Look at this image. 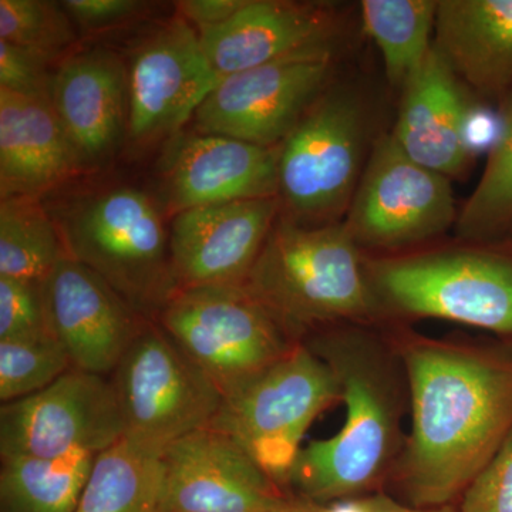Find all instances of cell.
I'll use <instances>...</instances> for the list:
<instances>
[{
	"mask_svg": "<svg viewBox=\"0 0 512 512\" xmlns=\"http://www.w3.org/2000/svg\"><path fill=\"white\" fill-rule=\"evenodd\" d=\"M402 359L412 427L389 483L416 508L457 504L512 431V342L433 339L384 325Z\"/></svg>",
	"mask_w": 512,
	"mask_h": 512,
	"instance_id": "1",
	"label": "cell"
},
{
	"mask_svg": "<svg viewBox=\"0 0 512 512\" xmlns=\"http://www.w3.org/2000/svg\"><path fill=\"white\" fill-rule=\"evenodd\" d=\"M302 343L335 375L346 419L335 436L301 448L286 490L318 505L380 493L406 441L409 386L399 353L384 326L359 323L316 330Z\"/></svg>",
	"mask_w": 512,
	"mask_h": 512,
	"instance_id": "2",
	"label": "cell"
},
{
	"mask_svg": "<svg viewBox=\"0 0 512 512\" xmlns=\"http://www.w3.org/2000/svg\"><path fill=\"white\" fill-rule=\"evenodd\" d=\"M244 285L298 342L346 323L384 326L365 254L343 221L306 225L279 214Z\"/></svg>",
	"mask_w": 512,
	"mask_h": 512,
	"instance_id": "3",
	"label": "cell"
},
{
	"mask_svg": "<svg viewBox=\"0 0 512 512\" xmlns=\"http://www.w3.org/2000/svg\"><path fill=\"white\" fill-rule=\"evenodd\" d=\"M365 266L384 325L441 319L512 342V245L365 255Z\"/></svg>",
	"mask_w": 512,
	"mask_h": 512,
	"instance_id": "4",
	"label": "cell"
},
{
	"mask_svg": "<svg viewBox=\"0 0 512 512\" xmlns=\"http://www.w3.org/2000/svg\"><path fill=\"white\" fill-rule=\"evenodd\" d=\"M161 211L147 192L127 185L77 195L50 211L66 254L153 322L180 291Z\"/></svg>",
	"mask_w": 512,
	"mask_h": 512,
	"instance_id": "5",
	"label": "cell"
},
{
	"mask_svg": "<svg viewBox=\"0 0 512 512\" xmlns=\"http://www.w3.org/2000/svg\"><path fill=\"white\" fill-rule=\"evenodd\" d=\"M370 120L360 90L333 80L279 146L282 215L306 225L345 220L370 156Z\"/></svg>",
	"mask_w": 512,
	"mask_h": 512,
	"instance_id": "6",
	"label": "cell"
},
{
	"mask_svg": "<svg viewBox=\"0 0 512 512\" xmlns=\"http://www.w3.org/2000/svg\"><path fill=\"white\" fill-rule=\"evenodd\" d=\"M336 402L340 389L335 375L301 343L224 396L208 429L234 440L286 490L306 430Z\"/></svg>",
	"mask_w": 512,
	"mask_h": 512,
	"instance_id": "7",
	"label": "cell"
},
{
	"mask_svg": "<svg viewBox=\"0 0 512 512\" xmlns=\"http://www.w3.org/2000/svg\"><path fill=\"white\" fill-rule=\"evenodd\" d=\"M156 322L224 396L302 343L245 285L180 289Z\"/></svg>",
	"mask_w": 512,
	"mask_h": 512,
	"instance_id": "8",
	"label": "cell"
},
{
	"mask_svg": "<svg viewBox=\"0 0 512 512\" xmlns=\"http://www.w3.org/2000/svg\"><path fill=\"white\" fill-rule=\"evenodd\" d=\"M457 217L450 178L414 163L392 134H383L373 143L343 224L363 254L399 255L443 237Z\"/></svg>",
	"mask_w": 512,
	"mask_h": 512,
	"instance_id": "9",
	"label": "cell"
},
{
	"mask_svg": "<svg viewBox=\"0 0 512 512\" xmlns=\"http://www.w3.org/2000/svg\"><path fill=\"white\" fill-rule=\"evenodd\" d=\"M124 437L164 451L208 429L224 394L157 322L144 326L111 375Z\"/></svg>",
	"mask_w": 512,
	"mask_h": 512,
	"instance_id": "10",
	"label": "cell"
},
{
	"mask_svg": "<svg viewBox=\"0 0 512 512\" xmlns=\"http://www.w3.org/2000/svg\"><path fill=\"white\" fill-rule=\"evenodd\" d=\"M338 45L224 77L194 116L198 133L279 147L335 80Z\"/></svg>",
	"mask_w": 512,
	"mask_h": 512,
	"instance_id": "11",
	"label": "cell"
},
{
	"mask_svg": "<svg viewBox=\"0 0 512 512\" xmlns=\"http://www.w3.org/2000/svg\"><path fill=\"white\" fill-rule=\"evenodd\" d=\"M124 437L111 379L72 369L25 399L0 409V456L56 460L99 454Z\"/></svg>",
	"mask_w": 512,
	"mask_h": 512,
	"instance_id": "12",
	"label": "cell"
},
{
	"mask_svg": "<svg viewBox=\"0 0 512 512\" xmlns=\"http://www.w3.org/2000/svg\"><path fill=\"white\" fill-rule=\"evenodd\" d=\"M127 74V138L137 146L177 136L221 82L205 56L200 33L180 16L144 37Z\"/></svg>",
	"mask_w": 512,
	"mask_h": 512,
	"instance_id": "13",
	"label": "cell"
},
{
	"mask_svg": "<svg viewBox=\"0 0 512 512\" xmlns=\"http://www.w3.org/2000/svg\"><path fill=\"white\" fill-rule=\"evenodd\" d=\"M292 498L218 431L198 430L164 448L158 512H272Z\"/></svg>",
	"mask_w": 512,
	"mask_h": 512,
	"instance_id": "14",
	"label": "cell"
},
{
	"mask_svg": "<svg viewBox=\"0 0 512 512\" xmlns=\"http://www.w3.org/2000/svg\"><path fill=\"white\" fill-rule=\"evenodd\" d=\"M279 147L218 134H177L158 163L161 198L177 215L225 202L278 197Z\"/></svg>",
	"mask_w": 512,
	"mask_h": 512,
	"instance_id": "15",
	"label": "cell"
},
{
	"mask_svg": "<svg viewBox=\"0 0 512 512\" xmlns=\"http://www.w3.org/2000/svg\"><path fill=\"white\" fill-rule=\"evenodd\" d=\"M53 336L73 369L113 375L150 320L134 311L96 272L69 255L43 284Z\"/></svg>",
	"mask_w": 512,
	"mask_h": 512,
	"instance_id": "16",
	"label": "cell"
},
{
	"mask_svg": "<svg viewBox=\"0 0 512 512\" xmlns=\"http://www.w3.org/2000/svg\"><path fill=\"white\" fill-rule=\"evenodd\" d=\"M281 214L278 197L225 202L175 215L170 248L180 289L244 285Z\"/></svg>",
	"mask_w": 512,
	"mask_h": 512,
	"instance_id": "17",
	"label": "cell"
},
{
	"mask_svg": "<svg viewBox=\"0 0 512 512\" xmlns=\"http://www.w3.org/2000/svg\"><path fill=\"white\" fill-rule=\"evenodd\" d=\"M198 33L212 70L224 79L306 50L338 45L342 16L330 3L248 0L224 25Z\"/></svg>",
	"mask_w": 512,
	"mask_h": 512,
	"instance_id": "18",
	"label": "cell"
},
{
	"mask_svg": "<svg viewBox=\"0 0 512 512\" xmlns=\"http://www.w3.org/2000/svg\"><path fill=\"white\" fill-rule=\"evenodd\" d=\"M50 100L83 170L109 161L128 137L127 66L103 46L64 57Z\"/></svg>",
	"mask_w": 512,
	"mask_h": 512,
	"instance_id": "19",
	"label": "cell"
},
{
	"mask_svg": "<svg viewBox=\"0 0 512 512\" xmlns=\"http://www.w3.org/2000/svg\"><path fill=\"white\" fill-rule=\"evenodd\" d=\"M463 86L431 47L402 90L396 126L390 133L414 163L450 180L466 173L473 160L467 127L474 106Z\"/></svg>",
	"mask_w": 512,
	"mask_h": 512,
	"instance_id": "20",
	"label": "cell"
},
{
	"mask_svg": "<svg viewBox=\"0 0 512 512\" xmlns=\"http://www.w3.org/2000/svg\"><path fill=\"white\" fill-rule=\"evenodd\" d=\"M46 96L0 89V198L42 197L82 171Z\"/></svg>",
	"mask_w": 512,
	"mask_h": 512,
	"instance_id": "21",
	"label": "cell"
},
{
	"mask_svg": "<svg viewBox=\"0 0 512 512\" xmlns=\"http://www.w3.org/2000/svg\"><path fill=\"white\" fill-rule=\"evenodd\" d=\"M433 46L484 99L510 96L512 0H439Z\"/></svg>",
	"mask_w": 512,
	"mask_h": 512,
	"instance_id": "22",
	"label": "cell"
},
{
	"mask_svg": "<svg viewBox=\"0 0 512 512\" xmlns=\"http://www.w3.org/2000/svg\"><path fill=\"white\" fill-rule=\"evenodd\" d=\"M163 451L123 439L100 451L74 512H158Z\"/></svg>",
	"mask_w": 512,
	"mask_h": 512,
	"instance_id": "23",
	"label": "cell"
},
{
	"mask_svg": "<svg viewBox=\"0 0 512 512\" xmlns=\"http://www.w3.org/2000/svg\"><path fill=\"white\" fill-rule=\"evenodd\" d=\"M439 0H362L363 28L379 47L390 86L404 89L429 55Z\"/></svg>",
	"mask_w": 512,
	"mask_h": 512,
	"instance_id": "24",
	"label": "cell"
},
{
	"mask_svg": "<svg viewBox=\"0 0 512 512\" xmlns=\"http://www.w3.org/2000/svg\"><path fill=\"white\" fill-rule=\"evenodd\" d=\"M97 454L2 457L0 512H74Z\"/></svg>",
	"mask_w": 512,
	"mask_h": 512,
	"instance_id": "25",
	"label": "cell"
},
{
	"mask_svg": "<svg viewBox=\"0 0 512 512\" xmlns=\"http://www.w3.org/2000/svg\"><path fill=\"white\" fill-rule=\"evenodd\" d=\"M66 255L59 228L40 198L0 201V276L43 285Z\"/></svg>",
	"mask_w": 512,
	"mask_h": 512,
	"instance_id": "26",
	"label": "cell"
},
{
	"mask_svg": "<svg viewBox=\"0 0 512 512\" xmlns=\"http://www.w3.org/2000/svg\"><path fill=\"white\" fill-rule=\"evenodd\" d=\"M500 134L456 222L463 244L512 245V92L501 104Z\"/></svg>",
	"mask_w": 512,
	"mask_h": 512,
	"instance_id": "27",
	"label": "cell"
},
{
	"mask_svg": "<svg viewBox=\"0 0 512 512\" xmlns=\"http://www.w3.org/2000/svg\"><path fill=\"white\" fill-rule=\"evenodd\" d=\"M62 2L0 0V40L50 59L76 43V29Z\"/></svg>",
	"mask_w": 512,
	"mask_h": 512,
	"instance_id": "28",
	"label": "cell"
},
{
	"mask_svg": "<svg viewBox=\"0 0 512 512\" xmlns=\"http://www.w3.org/2000/svg\"><path fill=\"white\" fill-rule=\"evenodd\" d=\"M72 369L55 338L0 340V400L8 404L42 392Z\"/></svg>",
	"mask_w": 512,
	"mask_h": 512,
	"instance_id": "29",
	"label": "cell"
},
{
	"mask_svg": "<svg viewBox=\"0 0 512 512\" xmlns=\"http://www.w3.org/2000/svg\"><path fill=\"white\" fill-rule=\"evenodd\" d=\"M50 338L43 285L0 276V340Z\"/></svg>",
	"mask_w": 512,
	"mask_h": 512,
	"instance_id": "30",
	"label": "cell"
},
{
	"mask_svg": "<svg viewBox=\"0 0 512 512\" xmlns=\"http://www.w3.org/2000/svg\"><path fill=\"white\" fill-rule=\"evenodd\" d=\"M457 507L460 512H512V431Z\"/></svg>",
	"mask_w": 512,
	"mask_h": 512,
	"instance_id": "31",
	"label": "cell"
},
{
	"mask_svg": "<svg viewBox=\"0 0 512 512\" xmlns=\"http://www.w3.org/2000/svg\"><path fill=\"white\" fill-rule=\"evenodd\" d=\"M53 59L0 40V89L25 96L50 97Z\"/></svg>",
	"mask_w": 512,
	"mask_h": 512,
	"instance_id": "32",
	"label": "cell"
},
{
	"mask_svg": "<svg viewBox=\"0 0 512 512\" xmlns=\"http://www.w3.org/2000/svg\"><path fill=\"white\" fill-rule=\"evenodd\" d=\"M62 5L74 25L87 32L116 28L146 9V3L137 0H66Z\"/></svg>",
	"mask_w": 512,
	"mask_h": 512,
	"instance_id": "33",
	"label": "cell"
},
{
	"mask_svg": "<svg viewBox=\"0 0 512 512\" xmlns=\"http://www.w3.org/2000/svg\"><path fill=\"white\" fill-rule=\"evenodd\" d=\"M248 0H183L177 3L180 18L201 30L224 25L244 8Z\"/></svg>",
	"mask_w": 512,
	"mask_h": 512,
	"instance_id": "34",
	"label": "cell"
},
{
	"mask_svg": "<svg viewBox=\"0 0 512 512\" xmlns=\"http://www.w3.org/2000/svg\"><path fill=\"white\" fill-rule=\"evenodd\" d=\"M367 512H460L457 504L443 505L436 508H416L412 505L402 503V501L394 498L393 495L380 493L367 495L362 498Z\"/></svg>",
	"mask_w": 512,
	"mask_h": 512,
	"instance_id": "35",
	"label": "cell"
},
{
	"mask_svg": "<svg viewBox=\"0 0 512 512\" xmlns=\"http://www.w3.org/2000/svg\"><path fill=\"white\" fill-rule=\"evenodd\" d=\"M319 512H367L362 498L356 500L336 501L328 505H320Z\"/></svg>",
	"mask_w": 512,
	"mask_h": 512,
	"instance_id": "36",
	"label": "cell"
},
{
	"mask_svg": "<svg viewBox=\"0 0 512 512\" xmlns=\"http://www.w3.org/2000/svg\"><path fill=\"white\" fill-rule=\"evenodd\" d=\"M320 505L309 503L301 498L293 497L285 507L272 512H319Z\"/></svg>",
	"mask_w": 512,
	"mask_h": 512,
	"instance_id": "37",
	"label": "cell"
}]
</instances>
